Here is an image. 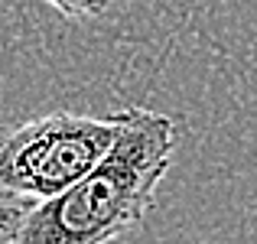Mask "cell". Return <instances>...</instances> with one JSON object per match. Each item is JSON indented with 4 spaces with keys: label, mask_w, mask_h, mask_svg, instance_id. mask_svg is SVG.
Wrapping results in <instances>:
<instances>
[{
    "label": "cell",
    "mask_w": 257,
    "mask_h": 244,
    "mask_svg": "<svg viewBox=\"0 0 257 244\" xmlns=\"http://www.w3.org/2000/svg\"><path fill=\"white\" fill-rule=\"evenodd\" d=\"M111 153L62 195L0 208V244H107L134 231L150 212L173 163L176 127L150 107L117 111Z\"/></svg>",
    "instance_id": "6da1fadb"
},
{
    "label": "cell",
    "mask_w": 257,
    "mask_h": 244,
    "mask_svg": "<svg viewBox=\"0 0 257 244\" xmlns=\"http://www.w3.org/2000/svg\"><path fill=\"white\" fill-rule=\"evenodd\" d=\"M117 131V114L91 117L72 111L0 124V208L62 195L111 153Z\"/></svg>",
    "instance_id": "7a4b0ae2"
},
{
    "label": "cell",
    "mask_w": 257,
    "mask_h": 244,
    "mask_svg": "<svg viewBox=\"0 0 257 244\" xmlns=\"http://www.w3.org/2000/svg\"><path fill=\"white\" fill-rule=\"evenodd\" d=\"M46 4L69 20H98L111 7V0H46Z\"/></svg>",
    "instance_id": "3957f363"
}]
</instances>
